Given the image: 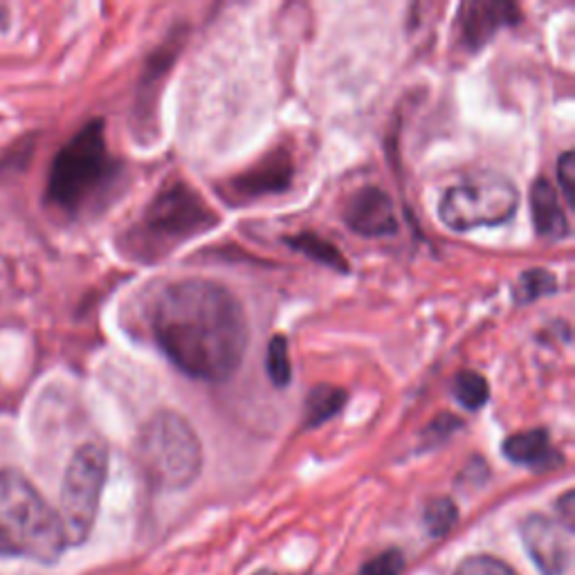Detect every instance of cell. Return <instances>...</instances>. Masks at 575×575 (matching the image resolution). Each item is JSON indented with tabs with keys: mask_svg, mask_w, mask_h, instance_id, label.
<instances>
[{
	"mask_svg": "<svg viewBox=\"0 0 575 575\" xmlns=\"http://www.w3.org/2000/svg\"><path fill=\"white\" fill-rule=\"evenodd\" d=\"M151 331L180 371L205 382L232 378L250 339L241 301L225 286L199 277L173 281L158 295Z\"/></svg>",
	"mask_w": 575,
	"mask_h": 575,
	"instance_id": "1",
	"label": "cell"
},
{
	"mask_svg": "<svg viewBox=\"0 0 575 575\" xmlns=\"http://www.w3.org/2000/svg\"><path fill=\"white\" fill-rule=\"evenodd\" d=\"M68 547L59 513L27 477L0 470V555L55 564Z\"/></svg>",
	"mask_w": 575,
	"mask_h": 575,
	"instance_id": "2",
	"label": "cell"
},
{
	"mask_svg": "<svg viewBox=\"0 0 575 575\" xmlns=\"http://www.w3.org/2000/svg\"><path fill=\"white\" fill-rule=\"evenodd\" d=\"M120 171L122 165L108 151L104 122L93 120L59 148L48 173L46 201L65 216H80L106 194Z\"/></svg>",
	"mask_w": 575,
	"mask_h": 575,
	"instance_id": "3",
	"label": "cell"
},
{
	"mask_svg": "<svg viewBox=\"0 0 575 575\" xmlns=\"http://www.w3.org/2000/svg\"><path fill=\"white\" fill-rule=\"evenodd\" d=\"M218 214L187 182L176 180L153 199L142 218L124 237V254L137 261H158L178 245L218 225Z\"/></svg>",
	"mask_w": 575,
	"mask_h": 575,
	"instance_id": "4",
	"label": "cell"
},
{
	"mask_svg": "<svg viewBox=\"0 0 575 575\" xmlns=\"http://www.w3.org/2000/svg\"><path fill=\"white\" fill-rule=\"evenodd\" d=\"M140 462L153 488L184 490L201 475L203 447L184 416L158 411L142 430Z\"/></svg>",
	"mask_w": 575,
	"mask_h": 575,
	"instance_id": "5",
	"label": "cell"
},
{
	"mask_svg": "<svg viewBox=\"0 0 575 575\" xmlns=\"http://www.w3.org/2000/svg\"><path fill=\"white\" fill-rule=\"evenodd\" d=\"M519 207V191L511 178L479 173L450 187L441 203L439 218L452 232H472L511 220Z\"/></svg>",
	"mask_w": 575,
	"mask_h": 575,
	"instance_id": "6",
	"label": "cell"
},
{
	"mask_svg": "<svg viewBox=\"0 0 575 575\" xmlns=\"http://www.w3.org/2000/svg\"><path fill=\"white\" fill-rule=\"evenodd\" d=\"M108 475V452L99 443H86L70 458L61 488V522L68 547L84 544L95 526Z\"/></svg>",
	"mask_w": 575,
	"mask_h": 575,
	"instance_id": "7",
	"label": "cell"
},
{
	"mask_svg": "<svg viewBox=\"0 0 575 575\" xmlns=\"http://www.w3.org/2000/svg\"><path fill=\"white\" fill-rule=\"evenodd\" d=\"M522 542L544 575H564L571 566V530L544 515H528L522 522Z\"/></svg>",
	"mask_w": 575,
	"mask_h": 575,
	"instance_id": "8",
	"label": "cell"
},
{
	"mask_svg": "<svg viewBox=\"0 0 575 575\" xmlns=\"http://www.w3.org/2000/svg\"><path fill=\"white\" fill-rule=\"evenodd\" d=\"M522 21V12L515 3H504V0H468L458 10V34L468 50L477 52L486 44L492 41V36L511 25Z\"/></svg>",
	"mask_w": 575,
	"mask_h": 575,
	"instance_id": "9",
	"label": "cell"
},
{
	"mask_svg": "<svg viewBox=\"0 0 575 575\" xmlns=\"http://www.w3.org/2000/svg\"><path fill=\"white\" fill-rule=\"evenodd\" d=\"M344 220L362 237H392L398 232L394 201L385 189L362 187L344 205Z\"/></svg>",
	"mask_w": 575,
	"mask_h": 575,
	"instance_id": "10",
	"label": "cell"
},
{
	"mask_svg": "<svg viewBox=\"0 0 575 575\" xmlns=\"http://www.w3.org/2000/svg\"><path fill=\"white\" fill-rule=\"evenodd\" d=\"M295 165L286 151H275L273 156L261 160L256 167H250L245 173L232 178L229 182V199H256L265 194H279L292 182Z\"/></svg>",
	"mask_w": 575,
	"mask_h": 575,
	"instance_id": "11",
	"label": "cell"
},
{
	"mask_svg": "<svg viewBox=\"0 0 575 575\" xmlns=\"http://www.w3.org/2000/svg\"><path fill=\"white\" fill-rule=\"evenodd\" d=\"M530 216L538 237L562 241L571 235V223L562 209L558 189L547 178H538L530 187Z\"/></svg>",
	"mask_w": 575,
	"mask_h": 575,
	"instance_id": "12",
	"label": "cell"
},
{
	"mask_svg": "<svg viewBox=\"0 0 575 575\" xmlns=\"http://www.w3.org/2000/svg\"><path fill=\"white\" fill-rule=\"evenodd\" d=\"M502 452L506 458L515 466H526L535 472L542 470H553L562 464V454L560 450L553 447L551 436L547 430L535 428L526 432H517L508 436L502 445Z\"/></svg>",
	"mask_w": 575,
	"mask_h": 575,
	"instance_id": "13",
	"label": "cell"
},
{
	"mask_svg": "<svg viewBox=\"0 0 575 575\" xmlns=\"http://www.w3.org/2000/svg\"><path fill=\"white\" fill-rule=\"evenodd\" d=\"M347 405V392L335 385H318L303 400V428L315 430L335 418Z\"/></svg>",
	"mask_w": 575,
	"mask_h": 575,
	"instance_id": "14",
	"label": "cell"
},
{
	"mask_svg": "<svg viewBox=\"0 0 575 575\" xmlns=\"http://www.w3.org/2000/svg\"><path fill=\"white\" fill-rule=\"evenodd\" d=\"M286 243L290 248H295L297 252L311 256L313 261L333 267V271H337V273H349V263H347V259H344V254L331 241L318 237L315 232H301L297 237L286 239Z\"/></svg>",
	"mask_w": 575,
	"mask_h": 575,
	"instance_id": "15",
	"label": "cell"
},
{
	"mask_svg": "<svg viewBox=\"0 0 575 575\" xmlns=\"http://www.w3.org/2000/svg\"><path fill=\"white\" fill-rule=\"evenodd\" d=\"M558 292V277L544 267H530L524 275H519L515 288H513V297L519 306H528L532 301H538L542 297H549Z\"/></svg>",
	"mask_w": 575,
	"mask_h": 575,
	"instance_id": "16",
	"label": "cell"
},
{
	"mask_svg": "<svg viewBox=\"0 0 575 575\" xmlns=\"http://www.w3.org/2000/svg\"><path fill=\"white\" fill-rule=\"evenodd\" d=\"M452 392H454V398L470 411L481 409L490 400L488 380L477 371L456 373L452 382Z\"/></svg>",
	"mask_w": 575,
	"mask_h": 575,
	"instance_id": "17",
	"label": "cell"
},
{
	"mask_svg": "<svg viewBox=\"0 0 575 575\" xmlns=\"http://www.w3.org/2000/svg\"><path fill=\"white\" fill-rule=\"evenodd\" d=\"M265 373H267V378H271L273 385L279 390L290 385L292 364H290V356H288V339L284 335H275L271 342H267Z\"/></svg>",
	"mask_w": 575,
	"mask_h": 575,
	"instance_id": "18",
	"label": "cell"
},
{
	"mask_svg": "<svg viewBox=\"0 0 575 575\" xmlns=\"http://www.w3.org/2000/svg\"><path fill=\"white\" fill-rule=\"evenodd\" d=\"M458 522V508L456 504L450 500V496H436L423 513V524L426 530L432 535V538H445V535L452 532V528Z\"/></svg>",
	"mask_w": 575,
	"mask_h": 575,
	"instance_id": "19",
	"label": "cell"
},
{
	"mask_svg": "<svg viewBox=\"0 0 575 575\" xmlns=\"http://www.w3.org/2000/svg\"><path fill=\"white\" fill-rule=\"evenodd\" d=\"M454 575H517V571L492 555H470L456 566Z\"/></svg>",
	"mask_w": 575,
	"mask_h": 575,
	"instance_id": "20",
	"label": "cell"
},
{
	"mask_svg": "<svg viewBox=\"0 0 575 575\" xmlns=\"http://www.w3.org/2000/svg\"><path fill=\"white\" fill-rule=\"evenodd\" d=\"M405 568V555L398 549H390L364 562L360 575H400Z\"/></svg>",
	"mask_w": 575,
	"mask_h": 575,
	"instance_id": "21",
	"label": "cell"
},
{
	"mask_svg": "<svg viewBox=\"0 0 575 575\" xmlns=\"http://www.w3.org/2000/svg\"><path fill=\"white\" fill-rule=\"evenodd\" d=\"M464 426L462 418H456L452 414H441L436 420H432V426L426 430V441L428 445H439L443 441H447L458 428Z\"/></svg>",
	"mask_w": 575,
	"mask_h": 575,
	"instance_id": "22",
	"label": "cell"
},
{
	"mask_svg": "<svg viewBox=\"0 0 575 575\" xmlns=\"http://www.w3.org/2000/svg\"><path fill=\"white\" fill-rule=\"evenodd\" d=\"M558 182L568 205L575 203V156L573 151H566L558 160Z\"/></svg>",
	"mask_w": 575,
	"mask_h": 575,
	"instance_id": "23",
	"label": "cell"
},
{
	"mask_svg": "<svg viewBox=\"0 0 575 575\" xmlns=\"http://www.w3.org/2000/svg\"><path fill=\"white\" fill-rule=\"evenodd\" d=\"M573 490H566L558 500V522L573 532Z\"/></svg>",
	"mask_w": 575,
	"mask_h": 575,
	"instance_id": "24",
	"label": "cell"
},
{
	"mask_svg": "<svg viewBox=\"0 0 575 575\" xmlns=\"http://www.w3.org/2000/svg\"><path fill=\"white\" fill-rule=\"evenodd\" d=\"M254 575H275L273 571H267V568H263V571H259V573H254Z\"/></svg>",
	"mask_w": 575,
	"mask_h": 575,
	"instance_id": "25",
	"label": "cell"
}]
</instances>
